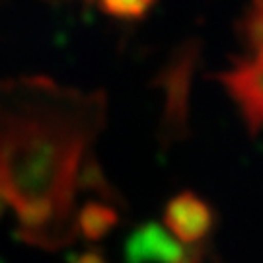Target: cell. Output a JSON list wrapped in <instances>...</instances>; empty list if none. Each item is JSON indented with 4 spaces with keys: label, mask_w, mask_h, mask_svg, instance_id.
<instances>
[{
    "label": "cell",
    "mask_w": 263,
    "mask_h": 263,
    "mask_svg": "<svg viewBox=\"0 0 263 263\" xmlns=\"http://www.w3.org/2000/svg\"><path fill=\"white\" fill-rule=\"evenodd\" d=\"M104 107L102 94L45 78L0 84V203L14 209L29 244L55 250L78 232L74 189Z\"/></svg>",
    "instance_id": "cell-1"
},
{
    "label": "cell",
    "mask_w": 263,
    "mask_h": 263,
    "mask_svg": "<svg viewBox=\"0 0 263 263\" xmlns=\"http://www.w3.org/2000/svg\"><path fill=\"white\" fill-rule=\"evenodd\" d=\"M228 96L240 107L248 129L259 133L263 129V55H252L236 61L230 70L216 74Z\"/></svg>",
    "instance_id": "cell-2"
},
{
    "label": "cell",
    "mask_w": 263,
    "mask_h": 263,
    "mask_svg": "<svg viewBox=\"0 0 263 263\" xmlns=\"http://www.w3.org/2000/svg\"><path fill=\"white\" fill-rule=\"evenodd\" d=\"M164 226L181 244H201L211 234L213 211L199 195L183 191L168 201L164 211Z\"/></svg>",
    "instance_id": "cell-3"
},
{
    "label": "cell",
    "mask_w": 263,
    "mask_h": 263,
    "mask_svg": "<svg viewBox=\"0 0 263 263\" xmlns=\"http://www.w3.org/2000/svg\"><path fill=\"white\" fill-rule=\"evenodd\" d=\"M187 248L158 224H144L137 228L125 246L127 263H181Z\"/></svg>",
    "instance_id": "cell-4"
},
{
    "label": "cell",
    "mask_w": 263,
    "mask_h": 263,
    "mask_svg": "<svg viewBox=\"0 0 263 263\" xmlns=\"http://www.w3.org/2000/svg\"><path fill=\"white\" fill-rule=\"evenodd\" d=\"M119 215L109 205L92 201L76 215V230L90 242H100L117 226Z\"/></svg>",
    "instance_id": "cell-5"
},
{
    "label": "cell",
    "mask_w": 263,
    "mask_h": 263,
    "mask_svg": "<svg viewBox=\"0 0 263 263\" xmlns=\"http://www.w3.org/2000/svg\"><path fill=\"white\" fill-rule=\"evenodd\" d=\"M191 59L193 55H183L178 59V65L172 68V86H170V92H172V98L168 102V125L174 123V125H179V111H183L185 107V92H187V76L189 70H191Z\"/></svg>",
    "instance_id": "cell-6"
},
{
    "label": "cell",
    "mask_w": 263,
    "mask_h": 263,
    "mask_svg": "<svg viewBox=\"0 0 263 263\" xmlns=\"http://www.w3.org/2000/svg\"><path fill=\"white\" fill-rule=\"evenodd\" d=\"M102 10L117 20H141L154 0H100Z\"/></svg>",
    "instance_id": "cell-7"
},
{
    "label": "cell",
    "mask_w": 263,
    "mask_h": 263,
    "mask_svg": "<svg viewBox=\"0 0 263 263\" xmlns=\"http://www.w3.org/2000/svg\"><path fill=\"white\" fill-rule=\"evenodd\" d=\"M181 263H216V259H211L207 248L201 242V244L189 246L187 254H185V257H183Z\"/></svg>",
    "instance_id": "cell-8"
},
{
    "label": "cell",
    "mask_w": 263,
    "mask_h": 263,
    "mask_svg": "<svg viewBox=\"0 0 263 263\" xmlns=\"http://www.w3.org/2000/svg\"><path fill=\"white\" fill-rule=\"evenodd\" d=\"M72 263H107L104 259V255L100 254V252H86V254L78 255L76 259H72Z\"/></svg>",
    "instance_id": "cell-9"
}]
</instances>
